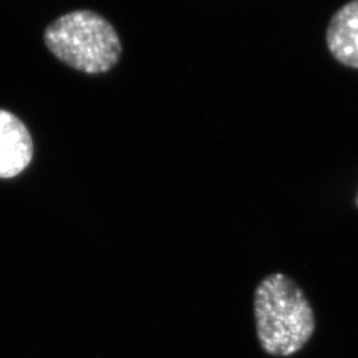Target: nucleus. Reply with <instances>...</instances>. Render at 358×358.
Segmentation results:
<instances>
[{
	"mask_svg": "<svg viewBox=\"0 0 358 358\" xmlns=\"http://www.w3.org/2000/svg\"><path fill=\"white\" fill-rule=\"evenodd\" d=\"M254 313L257 338L269 356H292L306 346L316 329L307 296L284 273H272L259 282Z\"/></svg>",
	"mask_w": 358,
	"mask_h": 358,
	"instance_id": "obj_1",
	"label": "nucleus"
},
{
	"mask_svg": "<svg viewBox=\"0 0 358 358\" xmlns=\"http://www.w3.org/2000/svg\"><path fill=\"white\" fill-rule=\"evenodd\" d=\"M44 43L62 63L88 75L110 71L122 52L115 27L101 15L85 10L52 22L44 31Z\"/></svg>",
	"mask_w": 358,
	"mask_h": 358,
	"instance_id": "obj_2",
	"label": "nucleus"
},
{
	"mask_svg": "<svg viewBox=\"0 0 358 358\" xmlns=\"http://www.w3.org/2000/svg\"><path fill=\"white\" fill-rule=\"evenodd\" d=\"M34 158V141L26 124L16 115L0 109V179L22 174Z\"/></svg>",
	"mask_w": 358,
	"mask_h": 358,
	"instance_id": "obj_3",
	"label": "nucleus"
},
{
	"mask_svg": "<svg viewBox=\"0 0 358 358\" xmlns=\"http://www.w3.org/2000/svg\"><path fill=\"white\" fill-rule=\"evenodd\" d=\"M327 44L338 63L358 69V0L334 13L327 29Z\"/></svg>",
	"mask_w": 358,
	"mask_h": 358,
	"instance_id": "obj_4",
	"label": "nucleus"
},
{
	"mask_svg": "<svg viewBox=\"0 0 358 358\" xmlns=\"http://www.w3.org/2000/svg\"><path fill=\"white\" fill-rule=\"evenodd\" d=\"M357 206H358V198H357Z\"/></svg>",
	"mask_w": 358,
	"mask_h": 358,
	"instance_id": "obj_5",
	"label": "nucleus"
}]
</instances>
